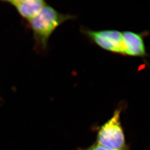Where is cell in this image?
<instances>
[{"label":"cell","mask_w":150,"mask_h":150,"mask_svg":"<svg viewBox=\"0 0 150 150\" xmlns=\"http://www.w3.org/2000/svg\"><path fill=\"white\" fill-rule=\"evenodd\" d=\"M76 18L75 15L60 13L46 4L37 16L28 22L33 33L37 51L40 52L46 51L49 40L54 31L67 21Z\"/></svg>","instance_id":"1"},{"label":"cell","mask_w":150,"mask_h":150,"mask_svg":"<svg viewBox=\"0 0 150 150\" xmlns=\"http://www.w3.org/2000/svg\"><path fill=\"white\" fill-rule=\"evenodd\" d=\"M122 109V106L117 108L112 117L100 127L97 137V144L112 150L126 149L125 134L120 121Z\"/></svg>","instance_id":"2"},{"label":"cell","mask_w":150,"mask_h":150,"mask_svg":"<svg viewBox=\"0 0 150 150\" xmlns=\"http://www.w3.org/2000/svg\"><path fill=\"white\" fill-rule=\"evenodd\" d=\"M81 33L103 50L123 55L122 32L116 30H93L81 27Z\"/></svg>","instance_id":"3"},{"label":"cell","mask_w":150,"mask_h":150,"mask_svg":"<svg viewBox=\"0 0 150 150\" xmlns=\"http://www.w3.org/2000/svg\"><path fill=\"white\" fill-rule=\"evenodd\" d=\"M123 56L140 57L146 59L149 57L145 44V38L149 33L147 31L137 33L131 31L122 32Z\"/></svg>","instance_id":"4"},{"label":"cell","mask_w":150,"mask_h":150,"mask_svg":"<svg viewBox=\"0 0 150 150\" xmlns=\"http://www.w3.org/2000/svg\"><path fill=\"white\" fill-rule=\"evenodd\" d=\"M3 1L14 7L20 16L27 22L37 16L47 4L43 0H6Z\"/></svg>","instance_id":"5"},{"label":"cell","mask_w":150,"mask_h":150,"mask_svg":"<svg viewBox=\"0 0 150 150\" xmlns=\"http://www.w3.org/2000/svg\"><path fill=\"white\" fill-rule=\"evenodd\" d=\"M86 150H115L112 149H108L107 148L104 147L103 146H100L98 144H94L90 147L88 148Z\"/></svg>","instance_id":"6"}]
</instances>
